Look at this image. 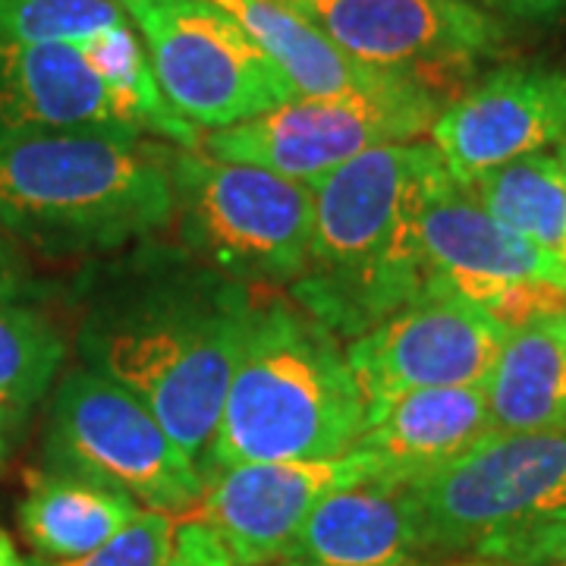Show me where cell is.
<instances>
[{"instance_id":"cell-25","label":"cell","mask_w":566,"mask_h":566,"mask_svg":"<svg viewBox=\"0 0 566 566\" xmlns=\"http://www.w3.org/2000/svg\"><path fill=\"white\" fill-rule=\"evenodd\" d=\"M472 554L501 566H566V506L491 535Z\"/></svg>"},{"instance_id":"cell-5","label":"cell","mask_w":566,"mask_h":566,"mask_svg":"<svg viewBox=\"0 0 566 566\" xmlns=\"http://www.w3.org/2000/svg\"><path fill=\"white\" fill-rule=\"evenodd\" d=\"M174 223L192 262L240 283H293L312 243V186L262 167L174 158Z\"/></svg>"},{"instance_id":"cell-35","label":"cell","mask_w":566,"mask_h":566,"mask_svg":"<svg viewBox=\"0 0 566 566\" xmlns=\"http://www.w3.org/2000/svg\"><path fill=\"white\" fill-rule=\"evenodd\" d=\"M482 3H488V7H491V0H482Z\"/></svg>"},{"instance_id":"cell-32","label":"cell","mask_w":566,"mask_h":566,"mask_svg":"<svg viewBox=\"0 0 566 566\" xmlns=\"http://www.w3.org/2000/svg\"><path fill=\"white\" fill-rule=\"evenodd\" d=\"M557 155H560V158H564V164H566V139L560 142V151H557Z\"/></svg>"},{"instance_id":"cell-10","label":"cell","mask_w":566,"mask_h":566,"mask_svg":"<svg viewBox=\"0 0 566 566\" xmlns=\"http://www.w3.org/2000/svg\"><path fill=\"white\" fill-rule=\"evenodd\" d=\"M419 243L431 281L520 327L566 308V262L491 218L444 164L424 186Z\"/></svg>"},{"instance_id":"cell-34","label":"cell","mask_w":566,"mask_h":566,"mask_svg":"<svg viewBox=\"0 0 566 566\" xmlns=\"http://www.w3.org/2000/svg\"><path fill=\"white\" fill-rule=\"evenodd\" d=\"M472 566H501V564H488V560H482V564H472Z\"/></svg>"},{"instance_id":"cell-8","label":"cell","mask_w":566,"mask_h":566,"mask_svg":"<svg viewBox=\"0 0 566 566\" xmlns=\"http://www.w3.org/2000/svg\"><path fill=\"white\" fill-rule=\"evenodd\" d=\"M164 98L196 129H230L300 98L274 61L214 0H120Z\"/></svg>"},{"instance_id":"cell-23","label":"cell","mask_w":566,"mask_h":566,"mask_svg":"<svg viewBox=\"0 0 566 566\" xmlns=\"http://www.w3.org/2000/svg\"><path fill=\"white\" fill-rule=\"evenodd\" d=\"M63 337L32 305L0 300V409L17 431L63 363Z\"/></svg>"},{"instance_id":"cell-27","label":"cell","mask_w":566,"mask_h":566,"mask_svg":"<svg viewBox=\"0 0 566 566\" xmlns=\"http://www.w3.org/2000/svg\"><path fill=\"white\" fill-rule=\"evenodd\" d=\"M161 566H240L227 547L218 542V535L211 532L202 523L189 520L177 528V538H174V547L167 554V560Z\"/></svg>"},{"instance_id":"cell-17","label":"cell","mask_w":566,"mask_h":566,"mask_svg":"<svg viewBox=\"0 0 566 566\" xmlns=\"http://www.w3.org/2000/svg\"><path fill=\"white\" fill-rule=\"evenodd\" d=\"M491 428L485 385L428 387L368 416L359 450L381 463L378 479L406 482L460 457Z\"/></svg>"},{"instance_id":"cell-21","label":"cell","mask_w":566,"mask_h":566,"mask_svg":"<svg viewBox=\"0 0 566 566\" xmlns=\"http://www.w3.org/2000/svg\"><path fill=\"white\" fill-rule=\"evenodd\" d=\"M73 48L98 73V80L104 82L126 129H133L139 136L174 142L177 148H186V151L199 148L202 133L189 120H182L170 107V102L164 98L161 82L151 70L145 41L133 20L102 29L98 35L80 41Z\"/></svg>"},{"instance_id":"cell-20","label":"cell","mask_w":566,"mask_h":566,"mask_svg":"<svg viewBox=\"0 0 566 566\" xmlns=\"http://www.w3.org/2000/svg\"><path fill=\"white\" fill-rule=\"evenodd\" d=\"M142 513V506L117 488L95 479L44 469L32 472L20 504V532L48 564L92 554L111 542Z\"/></svg>"},{"instance_id":"cell-2","label":"cell","mask_w":566,"mask_h":566,"mask_svg":"<svg viewBox=\"0 0 566 566\" xmlns=\"http://www.w3.org/2000/svg\"><path fill=\"white\" fill-rule=\"evenodd\" d=\"M431 142H387L312 182V243L293 303L337 334L359 337L431 283L419 243Z\"/></svg>"},{"instance_id":"cell-24","label":"cell","mask_w":566,"mask_h":566,"mask_svg":"<svg viewBox=\"0 0 566 566\" xmlns=\"http://www.w3.org/2000/svg\"><path fill=\"white\" fill-rule=\"evenodd\" d=\"M126 20L120 0H0V44H80Z\"/></svg>"},{"instance_id":"cell-33","label":"cell","mask_w":566,"mask_h":566,"mask_svg":"<svg viewBox=\"0 0 566 566\" xmlns=\"http://www.w3.org/2000/svg\"><path fill=\"white\" fill-rule=\"evenodd\" d=\"M406 566H434V564H424V560H416V564H406Z\"/></svg>"},{"instance_id":"cell-30","label":"cell","mask_w":566,"mask_h":566,"mask_svg":"<svg viewBox=\"0 0 566 566\" xmlns=\"http://www.w3.org/2000/svg\"><path fill=\"white\" fill-rule=\"evenodd\" d=\"M17 438H20V431L13 428V422L7 419V412L0 409V469H3V465H7V460H10Z\"/></svg>"},{"instance_id":"cell-6","label":"cell","mask_w":566,"mask_h":566,"mask_svg":"<svg viewBox=\"0 0 566 566\" xmlns=\"http://www.w3.org/2000/svg\"><path fill=\"white\" fill-rule=\"evenodd\" d=\"M397 488L419 557L472 554L491 535L566 506V434L488 431L460 457Z\"/></svg>"},{"instance_id":"cell-4","label":"cell","mask_w":566,"mask_h":566,"mask_svg":"<svg viewBox=\"0 0 566 566\" xmlns=\"http://www.w3.org/2000/svg\"><path fill=\"white\" fill-rule=\"evenodd\" d=\"M365 428L368 406L340 337L296 303L255 305L223 400L211 472L344 457Z\"/></svg>"},{"instance_id":"cell-18","label":"cell","mask_w":566,"mask_h":566,"mask_svg":"<svg viewBox=\"0 0 566 566\" xmlns=\"http://www.w3.org/2000/svg\"><path fill=\"white\" fill-rule=\"evenodd\" d=\"M255 39L274 61L283 80L300 98H346V95H387L419 85L412 76L375 70L349 57L340 44L324 35L283 0H214ZM424 85V82H422Z\"/></svg>"},{"instance_id":"cell-14","label":"cell","mask_w":566,"mask_h":566,"mask_svg":"<svg viewBox=\"0 0 566 566\" xmlns=\"http://www.w3.org/2000/svg\"><path fill=\"white\" fill-rule=\"evenodd\" d=\"M431 145L457 186L566 139V66L513 63L472 82L431 123Z\"/></svg>"},{"instance_id":"cell-15","label":"cell","mask_w":566,"mask_h":566,"mask_svg":"<svg viewBox=\"0 0 566 566\" xmlns=\"http://www.w3.org/2000/svg\"><path fill=\"white\" fill-rule=\"evenodd\" d=\"M22 129L126 126L73 44H0V133Z\"/></svg>"},{"instance_id":"cell-28","label":"cell","mask_w":566,"mask_h":566,"mask_svg":"<svg viewBox=\"0 0 566 566\" xmlns=\"http://www.w3.org/2000/svg\"><path fill=\"white\" fill-rule=\"evenodd\" d=\"M491 7L504 10L516 20L547 22L566 17V0H491Z\"/></svg>"},{"instance_id":"cell-13","label":"cell","mask_w":566,"mask_h":566,"mask_svg":"<svg viewBox=\"0 0 566 566\" xmlns=\"http://www.w3.org/2000/svg\"><path fill=\"white\" fill-rule=\"evenodd\" d=\"M378 475L381 463L359 447L327 460L230 465L205 479L192 520L211 528L240 566H274L327 494Z\"/></svg>"},{"instance_id":"cell-26","label":"cell","mask_w":566,"mask_h":566,"mask_svg":"<svg viewBox=\"0 0 566 566\" xmlns=\"http://www.w3.org/2000/svg\"><path fill=\"white\" fill-rule=\"evenodd\" d=\"M174 538H177L174 516L158 510H142L129 526L120 528L111 542L95 547L92 554L63 564L41 560L32 566H161L174 547Z\"/></svg>"},{"instance_id":"cell-16","label":"cell","mask_w":566,"mask_h":566,"mask_svg":"<svg viewBox=\"0 0 566 566\" xmlns=\"http://www.w3.org/2000/svg\"><path fill=\"white\" fill-rule=\"evenodd\" d=\"M422 560L397 482L368 479L327 494L274 566H406Z\"/></svg>"},{"instance_id":"cell-11","label":"cell","mask_w":566,"mask_h":566,"mask_svg":"<svg viewBox=\"0 0 566 566\" xmlns=\"http://www.w3.org/2000/svg\"><path fill=\"white\" fill-rule=\"evenodd\" d=\"M513 327L488 308L431 281L385 322L346 344V363L368 416L428 387L488 385Z\"/></svg>"},{"instance_id":"cell-12","label":"cell","mask_w":566,"mask_h":566,"mask_svg":"<svg viewBox=\"0 0 566 566\" xmlns=\"http://www.w3.org/2000/svg\"><path fill=\"white\" fill-rule=\"evenodd\" d=\"M349 57L444 95L504 44V25L475 0H283Z\"/></svg>"},{"instance_id":"cell-29","label":"cell","mask_w":566,"mask_h":566,"mask_svg":"<svg viewBox=\"0 0 566 566\" xmlns=\"http://www.w3.org/2000/svg\"><path fill=\"white\" fill-rule=\"evenodd\" d=\"M22 286V274L17 259L10 255L7 243L0 240V300H17Z\"/></svg>"},{"instance_id":"cell-19","label":"cell","mask_w":566,"mask_h":566,"mask_svg":"<svg viewBox=\"0 0 566 566\" xmlns=\"http://www.w3.org/2000/svg\"><path fill=\"white\" fill-rule=\"evenodd\" d=\"M485 390L494 431L566 434V308L510 331Z\"/></svg>"},{"instance_id":"cell-9","label":"cell","mask_w":566,"mask_h":566,"mask_svg":"<svg viewBox=\"0 0 566 566\" xmlns=\"http://www.w3.org/2000/svg\"><path fill=\"white\" fill-rule=\"evenodd\" d=\"M444 104V95L422 82L387 95L293 98L255 120L208 133L199 148L214 161L249 164L312 186L375 145L431 133Z\"/></svg>"},{"instance_id":"cell-3","label":"cell","mask_w":566,"mask_h":566,"mask_svg":"<svg viewBox=\"0 0 566 566\" xmlns=\"http://www.w3.org/2000/svg\"><path fill=\"white\" fill-rule=\"evenodd\" d=\"M174 158L129 129L0 133V227L48 252L148 240L174 223Z\"/></svg>"},{"instance_id":"cell-22","label":"cell","mask_w":566,"mask_h":566,"mask_svg":"<svg viewBox=\"0 0 566 566\" xmlns=\"http://www.w3.org/2000/svg\"><path fill=\"white\" fill-rule=\"evenodd\" d=\"M491 218L566 262V164L560 155H526L465 186Z\"/></svg>"},{"instance_id":"cell-31","label":"cell","mask_w":566,"mask_h":566,"mask_svg":"<svg viewBox=\"0 0 566 566\" xmlns=\"http://www.w3.org/2000/svg\"><path fill=\"white\" fill-rule=\"evenodd\" d=\"M0 566H29L13 545V538L0 528Z\"/></svg>"},{"instance_id":"cell-1","label":"cell","mask_w":566,"mask_h":566,"mask_svg":"<svg viewBox=\"0 0 566 566\" xmlns=\"http://www.w3.org/2000/svg\"><path fill=\"white\" fill-rule=\"evenodd\" d=\"M255 315L249 286L205 264L145 271L85 331L95 371L136 394L208 479L223 400Z\"/></svg>"},{"instance_id":"cell-7","label":"cell","mask_w":566,"mask_h":566,"mask_svg":"<svg viewBox=\"0 0 566 566\" xmlns=\"http://www.w3.org/2000/svg\"><path fill=\"white\" fill-rule=\"evenodd\" d=\"M44 463L129 494L142 510L182 516L202 501L205 475L136 394L95 368L70 371L54 394Z\"/></svg>"}]
</instances>
